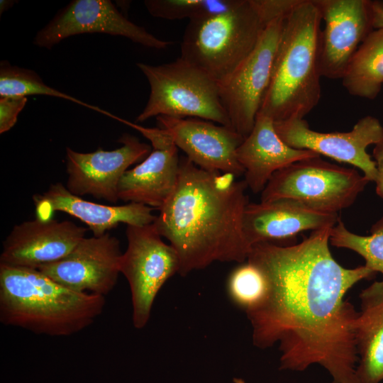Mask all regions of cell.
<instances>
[{
	"instance_id": "obj_11",
	"label": "cell",
	"mask_w": 383,
	"mask_h": 383,
	"mask_svg": "<svg viewBox=\"0 0 383 383\" xmlns=\"http://www.w3.org/2000/svg\"><path fill=\"white\" fill-rule=\"evenodd\" d=\"M120 35L143 46L165 49L173 43L161 40L126 18L109 0H74L60 10L38 32L33 43L51 49L62 40L79 34Z\"/></svg>"
},
{
	"instance_id": "obj_24",
	"label": "cell",
	"mask_w": 383,
	"mask_h": 383,
	"mask_svg": "<svg viewBox=\"0 0 383 383\" xmlns=\"http://www.w3.org/2000/svg\"><path fill=\"white\" fill-rule=\"evenodd\" d=\"M370 235H360L350 232L339 218L331 228V245L350 249L365 260V266L374 272L383 274V217L372 225Z\"/></svg>"
},
{
	"instance_id": "obj_13",
	"label": "cell",
	"mask_w": 383,
	"mask_h": 383,
	"mask_svg": "<svg viewBox=\"0 0 383 383\" xmlns=\"http://www.w3.org/2000/svg\"><path fill=\"white\" fill-rule=\"evenodd\" d=\"M122 254L118 238L106 233L84 237L67 256L38 270L69 289L105 296L117 283Z\"/></svg>"
},
{
	"instance_id": "obj_17",
	"label": "cell",
	"mask_w": 383,
	"mask_h": 383,
	"mask_svg": "<svg viewBox=\"0 0 383 383\" xmlns=\"http://www.w3.org/2000/svg\"><path fill=\"white\" fill-rule=\"evenodd\" d=\"M338 213L316 210L300 202L281 199L248 203L243 213V231L251 247L259 243L277 244L305 231L333 228Z\"/></svg>"
},
{
	"instance_id": "obj_8",
	"label": "cell",
	"mask_w": 383,
	"mask_h": 383,
	"mask_svg": "<svg viewBox=\"0 0 383 383\" xmlns=\"http://www.w3.org/2000/svg\"><path fill=\"white\" fill-rule=\"evenodd\" d=\"M126 233L128 245L121 255L120 272L130 286L133 324L141 329L149 321L159 291L178 273L179 261L172 245L162 241L154 223L127 226Z\"/></svg>"
},
{
	"instance_id": "obj_9",
	"label": "cell",
	"mask_w": 383,
	"mask_h": 383,
	"mask_svg": "<svg viewBox=\"0 0 383 383\" xmlns=\"http://www.w3.org/2000/svg\"><path fill=\"white\" fill-rule=\"evenodd\" d=\"M287 15L270 21L250 55L218 82L220 99L231 128L244 138L253 128L267 91Z\"/></svg>"
},
{
	"instance_id": "obj_27",
	"label": "cell",
	"mask_w": 383,
	"mask_h": 383,
	"mask_svg": "<svg viewBox=\"0 0 383 383\" xmlns=\"http://www.w3.org/2000/svg\"><path fill=\"white\" fill-rule=\"evenodd\" d=\"M26 102L27 98L24 96L0 98V133L9 131L16 124Z\"/></svg>"
},
{
	"instance_id": "obj_29",
	"label": "cell",
	"mask_w": 383,
	"mask_h": 383,
	"mask_svg": "<svg viewBox=\"0 0 383 383\" xmlns=\"http://www.w3.org/2000/svg\"><path fill=\"white\" fill-rule=\"evenodd\" d=\"M372 30L383 29V1L368 0Z\"/></svg>"
},
{
	"instance_id": "obj_22",
	"label": "cell",
	"mask_w": 383,
	"mask_h": 383,
	"mask_svg": "<svg viewBox=\"0 0 383 383\" xmlns=\"http://www.w3.org/2000/svg\"><path fill=\"white\" fill-rule=\"evenodd\" d=\"M342 84L352 96L374 99L383 84V29L372 30L352 57Z\"/></svg>"
},
{
	"instance_id": "obj_26",
	"label": "cell",
	"mask_w": 383,
	"mask_h": 383,
	"mask_svg": "<svg viewBox=\"0 0 383 383\" xmlns=\"http://www.w3.org/2000/svg\"><path fill=\"white\" fill-rule=\"evenodd\" d=\"M227 291L231 300L245 313L265 299L267 284L261 271L249 262H242L230 274Z\"/></svg>"
},
{
	"instance_id": "obj_18",
	"label": "cell",
	"mask_w": 383,
	"mask_h": 383,
	"mask_svg": "<svg viewBox=\"0 0 383 383\" xmlns=\"http://www.w3.org/2000/svg\"><path fill=\"white\" fill-rule=\"evenodd\" d=\"M33 201L37 218L47 221L57 211L65 212L87 224L96 237L121 223L143 226L152 223L157 217L152 213L153 208L142 204L110 206L87 201L60 182L51 184L42 194H35Z\"/></svg>"
},
{
	"instance_id": "obj_23",
	"label": "cell",
	"mask_w": 383,
	"mask_h": 383,
	"mask_svg": "<svg viewBox=\"0 0 383 383\" xmlns=\"http://www.w3.org/2000/svg\"><path fill=\"white\" fill-rule=\"evenodd\" d=\"M28 95H45L62 98L100 112L107 116L111 118L113 116L111 113L98 106L87 104L72 96L48 86L33 70L11 65L6 61L1 62L0 66L1 97H26Z\"/></svg>"
},
{
	"instance_id": "obj_5",
	"label": "cell",
	"mask_w": 383,
	"mask_h": 383,
	"mask_svg": "<svg viewBox=\"0 0 383 383\" xmlns=\"http://www.w3.org/2000/svg\"><path fill=\"white\" fill-rule=\"evenodd\" d=\"M272 20L262 0H240L231 9L191 20L180 57L219 82L250 55Z\"/></svg>"
},
{
	"instance_id": "obj_28",
	"label": "cell",
	"mask_w": 383,
	"mask_h": 383,
	"mask_svg": "<svg viewBox=\"0 0 383 383\" xmlns=\"http://www.w3.org/2000/svg\"><path fill=\"white\" fill-rule=\"evenodd\" d=\"M372 156L377 167V177L374 180L376 193L383 199V141L374 145Z\"/></svg>"
},
{
	"instance_id": "obj_31",
	"label": "cell",
	"mask_w": 383,
	"mask_h": 383,
	"mask_svg": "<svg viewBox=\"0 0 383 383\" xmlns=\"http://www.w3.org/2000/svg\"><path fill=\"white\" fill-rule=\"evenodd\" d=\"M232 383H245V382L242 378L236 377L233 379Z\"/></svg>"
},
{
	"instance_id": "obj_21",
	"label": "cell",
	"mask_w": 383,
	"mask_h": 383,
	"mask_svg": "<svg viewBox=\"0 0 383 383\" xmlns=\"http://www.w3.org/2000/svg\"><path fill=\"white\" fill-rule=\"evenodd\" d=\"M360 311L355 328L360 383L383 380V281H376L360 294Z\"/></svg>"
},
{
	"instance_id": "obj_4",
	"label": "cell",
	"mask_w": 383,
	"mask_h": 383,
	"mask_svg": "<svg viewBox=\"0 0 383 383\" xmlns=\"http://www.w3.org/2000/svg\"><path fill=\"white\" fill-rule=\"evenodd\" d=\"M321 21L314 0H299L286 16L258 113L274 122L304 118L318 105Z\"/></svg>"
},
{
	"instance_id": "obj_16",
	"label": "cell",
	"mask_w": 383,
	"mask_h": 383,
	"mask_svg": "<svg viewBox=\"0 0 383 383\" xmlns=\"http://www.w3.org/2000/svg\"><path fill=\"white\" fill-rule=\"evenodd\" d=\"M87 228L70 221L35 218L13 226L3 242L0 264L38 267L60 260L85 237Z\"/></svg>"
},
{
	"instance_id": "obj_30",
	"label": "cell",
	"mask_w": 383,
	"mask_h": 383,
	"mask_svg": "<svg viewBox=\"0 0 383 383\" xmlns=\"http://www.w3.org/2000/svg\"><path fill=\"white\" fill-rule=\"evenodd\" d=\"M14 4V1L11 0H1L0 1V13L9 9Z\"/></svg>"
},
{
	"instance_id": "obj_25",
	"label": "cell",
	"mask_w": 383,
	"mask_h": 383,
	"mask_svg": "<svg viewBox=\"0 0 383 383\" xmlns=\"http://www.w3.org/2000/svg\"><path fill=\"white\" fill-rule=\"evenodd\" d=\"M239 2L240 0H146L144 4L154 17L191 21L223 12Z\"/></svg>"
},
{
	"instance_id": "obj_10",
	"label": "cell",
	"mask_w": 383,
	"mask_h": 383,
	"mask_svg": "<svg viewBox=\"0 0 383 383\" xmlns=\"http://www.w3.org/2000/svg\"><path fill=\"white\" fill-rule=\"evenodd\" d=\"M274 127L289 146L352 165L359 168L369 182H374L376 162L367 152V148L383 141V126L376 117L367 115L361 118L348 132L315 131L304 118L274 122Z\"/></svg>"
},
{
	"instance_id": "obj_12",
	"label": "cell",
	"mask_w": 383,
	"mask_h": 383,
	"mask_svg": "<svg viewBox=\"0 0 383 383\" xmlns=\"http://www.w3.org/2000/svg\"><path fill=\"white\" fill-rule=\"evenodd\" d=\"M118 142L121 146L115 150L99 148L87 153L67 148L66 188L79 196L89 194L111 203L118 201V187L123 174L151 152L148 144L128 133L123 134Z\"/></svg>"
},
{
	"instance_id": "obj_1",
	"label": "cell",
	"mask_w": 383,
	"mask_h": 383,
	"mask_svg": "<svg viewBox=\"0 0 383 383\" xmlns=\"http://www.w3.org/2000/svg\"><path fill=\"white\" fill-rule=\"evenodd\" d=\"M332 228L311 231L299 243H259L247 261L263 274V301L246 312L253 345L279 344V370L302 372L319 365L332 383H360L355 328L358 316L344 299L348 291L375 272L365 265L342 267L328 242Z\"/></svg>"
},
{
	"instance_id": "obj_19",
	"label": "cell",
	"mask_w": 383,
	"mask_h": 383,
	"mask_svg": "<svg viewBox=\"0 0 383 383\" xmlns=\"http://www.w3.org/2000/svg\"><path fill=\"white\" fill-rule=\"evenodd\" d=\"M318 154L296 149L286 144L277 134L274 121L258 113L250 133L236 150V157L243 168L245 181L251 191L262 192L272 176L292 163Z\"/></svg>"
},
{
	"instance_id": "obj_20",
	"label": "cell",
	"mask_w": 383,
	"mask_h": 383,
	"mask_svg": "<svg viewBox=\"0 0 383 383\" xmlns=\"http://www.w3.org/2000/svg\"><path fill=\"white\" fill-rule=\"evenodd\" d=\"M179 162L175 143L153 148L142 162L123 174L118 187V199L159 210L176 187Z\"/></svg>"
},
{
	"instance_id": "obj_2",
	"label": "cell",
	"mask_w": 383,
	"mask_h": 383,
	"mask_svg": "<svg viewBox=\"0 0 383 383\" xmlns=\"http://www.w3.org/2000/svg\"><path fill=\"white\" fill-rule=\"evenodd\" d=\"M235 177L180 159L176 187L153 223L177 252L181 276L217 261L247 260L251 247L243 217L248 185Z\"/></svg>"
},
{
	"instance_id": "obj_14",
	"label": "cell",
	"mask_w": 383,
	"mask_h": 383,
	"mask_svg": "<svg viewBox=\"0 0 383 383\" xmlns=\"http://www.w3.org/2000/svg\"><path fill=\"white\" fill-rule=\"evenodd\" d=\"M325 27L321 30V77L342 79L355 52L373 30L368 0H314Z\"/></svg>"
},
{
	"instance_id": "obj_6",
	"label": "cell",
	"mask_w": 383,
	"mask_h": 383,
	"mask_svg": "<svg viewBox=\"0 0 383 383\" xmlns=\"http://www.w3.org/2000/svg\"><path fill=\"white\" fill-rule=\"evenodd\" d=\"M137 67L147 78L150 91L136 122L163 116L201 118L231 128L218 82L202 70L180 57L170 63L139 62Z\"/></svg>"
},
{
	"instance_id": "obj_7",
	"label": "cell",
	"mask_w": 383,
	"mask_h": 383,
	"mask_svg": "<svg viewBox=\"0 0 383 383\" xmlns=\"http://www.w3.org/2000/svg\"><path fill=\"white\" fill-rule=\"evenodd\" d=\"M369 180L355 169L322 160H299L276 172L261 192L260 201L287 199L318 211L338 213L350 206Z\"/></svg>"
},
{
	"instance_id": "obj_3",
	"label": "cell",
	"mask_w": 383,
	"mask_h": 383,
	"mask_svg": "<svg viewBox=\"0 0 383 383\" xmlns=\"http://www.w3.org/2000/svg\"><path fill=\"white\" fill-rule=\"evenodd\" d=\"M105 296L69 289L38 269L0 264V321L38 335L68 336L89 326Z\"/></svg>"
},
{
	"instance_id": "obj_15",
	"label": "cell",
	"mask_w": 383,
	"mask_h": 383,
	"mask_svg": "<svg viewBox=\"0 0 383 383\" xmlns=\"http://www.w3.org/2000/svg\"><path fill=\"white\" fill-rule=\"evenodd\" d=\"M156 119L195 165L236 177L244 174L236 150L245 138L233 128L196 118L160 116Z\"/></svg>"
}]
</instances>
